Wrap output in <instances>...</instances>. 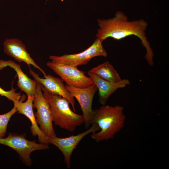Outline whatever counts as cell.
I'll list each match as a JSON object with an SVG mask.
<instances>
[{
    "instance_id": "cell-1",
    "label": "cell",
    "mask_w": 169,
    "mask_h": 169,
    "mask_svg": "<svg viewBox=\"0 0 169 169\" xmlns=\"http://www.w3.org/2000/svg\"><path fill=\"white\" fill-rule=\"evenodd\" d=\"M97 21L99 28L97 38L103 41L109 37L120 40L129 36H136L141 39L146 49V60L150 65H153V52L146 37V31L148 25L146 21L142 19L129 21L128 17L121 11H117L113 18L98 19Z\"/></svg>"
},
{
    "instance_id": "cell-2",
    "label": "cell",
    "mask_w": 169,
    "mask_h": 169,
    "mask_svg": "<svg viewBox=\"0 0 169 169\" xmlns=\"http://www.w3.org/2000/svg\"><path fill=\"white\" fill-rule=\"evenodd\" d=\"M123 107L102 105L93 110L90 124H95L100 131L92 133L91 137L96 142L107 141L114 138L115 134L124 127L126 117Z\"/></svg>"
},
{
    "instance_id": "cell-3",
    "label": "cell",
    "mask_w": 169,
    "mask_h": 169,
    "mask_svg": "<svg viewBox=\"0 0 169 169\" xmlns=\"http://www.w3.org/2000/svg\"><path fill=\"white\" fill-rule=\"evenodd\" d=\"M41 86L43 95L49 105L53 121L56 125L73 132L77 127L84 123L83 115L73 112L67 99L62 96L49 93L41 84Z\"/></svg>"
},
{
    "instance_id": "cell-4",
    "label": "cell",
    "mask_w": 169,
    "mask_h": 169,
    "mask_svg": "<svg viewBox=\"0 0 169 169\" xmlns=\"http://www.w3.org/2000/svg\"><path fill=\"white\" fill-rule=\"evenodd\" d=\"M0 144L10 147L18 154L21 161L27 166L32 165L30 154L33 151L38 150H46L49 148L48 144L36 142L26 139L25 134L18 135L10 133L6 138H0Z\"/></svg>"
},
{
    "instance_id": "cell-5",
    "label": "cell",
    "mask_w": 169,
    "mask_h": 169,
    "mask_svg": "<svg viewBox=\"0 0 169 169\" xmlns=\"http://www.w3.org/2000/svg\"><path fill=\"white\" fill-rule=\"evenodd\" d=\"M102 42L97 38L89 48L81 53L61 56L50 55L49 58L53 62L63 64L76 67L85 65L94 57H107V54L103 47Z\"/></svg>"
},
{
    "instance_id": "cell-6",
    "label": "cell",
    "mask_w": 169,
    "mask_h": 169,
    "mask_svg": "<svg viewBox=\"0 0 169 169\" xmlns=\"http://www.w3.org/2000/svg\"><path fill=\"white\" fill-rule=\"evenodd\" d=\"M42 90L41 84L37 82L33 103V108L37 110L34 115L41 130L49 138H52L56 135L53 126L50 108Z\"/></svg>"
},
{
    "instance_id": "cell-7",
    "label": "cell",
    "mask_w": 169,
    "mask_h": 169,
    "mask_svg": "<svg viewBox=\"0 0 169 169\" xmlns=\"http://www.w3.org/2000/svg\"><path fill=\"white\" fill-rule=\"evenodd\" d=\"M47 66L52 69L65 81L66 84L83 88L94 84L92 79L85 74V72L79 70L77 67L49 61Z\"/></svg>"
},
{
    "instance_id": "cell-8",
    "label": "cell",
    "mask_w": 169,
    "mask_h": 169,
    "mask_svg": "<svg viewBox=\"0 0 169 169\" xmlns=\"http://www.w3.org/2000/svg\"><path fill=\"white\" fill-rule=\"evenodd\" d=\"M91 125L92 126L88 130L76 135H72L65 138H59L55 136L49 138V144L55 146L63 154L68 169L70 168L71 158L73 151L80 141L88 134L100 130L99 128L96 124Z\"/></svg>"
},
{
    "instance_id": "cell-9",
    "label": "cell",
    "mask_w": 169,
    "mask_h": 169,
    "mask_svg": "<svg viewBox=\"0 0 169 169\" xmlns=\"http://www.w3.org/2000/svg\"><path fill=\"white\" fill-rule=\"evenodd\" d=\"M65 87L78 102L83 113L85 127L86 128H89L91 125V119L93 114V99L98 90L97 86L94 84L88 87L80 88L66 84Z\"/></svg>"
},
{
    "instance_id": "cell-10",
    "label": "cell",
    "mask_w": 169,
    "mask_h": 169,
    "mask_svg": "<svg viewBox=\"0 0 169 169\" xmlns=\"http://www.w3.org/2000/svg\"><path fill=\"white\" fill-rule=\"evenodd\" d=\"M29 73L37 82L40 83L49 93L62 96L67 99L71 105L73 110L75 111L74 98L65 88L64 81L59 78L48 74L44 78H40L39 74L30 68Z\"/></svg>"
},
{
    "instance_id": "cell-11",
    "label": "cell",
    "mask_w": 169,
    "mask_h": 169,
    "mask_svg": "<svg viewBox=\"0 0 169 169\" xmlns=\"http://www.w3.org/2000/svg\"><path fill=\"white\" fill-rule=\"evenodd\" d=\"M3 46L4 52L7 55L18 62H25L29 67L31 65H32L41 72L44 78L46 76L44 70L32 58L27 50L25 45L21 40L17 38L7 39L3 43Z\"/></svg>"
},
{
    "instance_id": "cell-12",
    "label": "cell",
    "mask_w": 169,
    "mask_h": 169,
    "mask_svg": "<svg viewBox=\"0 0 169 169\" xmlns=\"http://www.w3.org/2000/svg\"><path fill=\"white\" fill-rule=\"evenodd\" d=\"M34 98V96H28L26 101L23 102L25 99V95H23L20 100L13 102L14 106L16 108L18 113L24 115L30 120L32 135L34 136H37L40 143L49 145V138L41 130L36 121L33 110Z\"/></svg>"
},
{
    "instance_id": "cell-13",
    "label": "cell",
    "mask_w": 169,
    "mask_h": 169,
    "mask_svg": "<svg viewBox=\"0 0 169 169\" xmlns=\"http://www.w3.org/2000/svg\"><path fill=\"white\" fill-rule=\"evenodd\" d=\"M87 73L97 87L99 91V102L102 105H105L110 96L118 89L125 88L130 84V81L128 79H121L116 82H111L105 80L89 71Z\"/></svg>"
},
{
    "instance_id": "cell-14",
    "label": "cell",
    "mask_w": 169,
    "mask_h": 169,
    "mask_svg": "<svg viewBox=\"0 0 169 169\" xmlns=\"http://www.w3.org/2000/svg\"><path fill=\"white\" fill-rule=\"evenodd\" d=\"M9 66L15 71L18 76L17 86L21 92L23 91L27 96H34L36 92L37 82L29 78L21 68V65L14 61L0 59V70Z\"/></svg>"
},
{
    "instance_id": "cell-15",
    "label": "cell",
    "mask_w": 169,
    "mask_h": 169,
    "mask_svg": "<svg viewBox=\"0 0 169 169\" xmlns=\"http://www.w3.org/2000/svg\"><path fill=\"white\" fill-rule=\"evenodd\" d=\"M89 71L111 82H116L122 79L118 72L108 61L92 68Z\"/></svg>"
},
{
    "instance_id": "cell-16",
    "label": "cell",
    "mask_w": 169,
    "mask_h": 169,
    "mask_svg": "<svg viewBox=\"0 0 169 169\" xmlns=\"http://www.w3.org/2000/svg\"><path fill=\"white\" fill-rule=\"evenodd\" d=\"M17 111L16 108L14 106L9 111L0 115V138L4 137L8 122L12 116Z\"/></svg>"
},
{
    "instance_id": "cell-17",
    "label": "cell",
    "mask_w": 169,
    "mask_h": 169,
    "mask_svg": "<svg viewBox=\"0 0 169 169\" xmlns=\"http://www.w3.org/2000/svg\"><path fill=\"white\" fill-rule=\"evenodd\" d=\"M17 89H14L13 87L9 91H5L0 87V95L7 98L9 100H12L13 102L18 101L21 99V96L20 93H17L15 92Z\"/></svg>"
}]
</instances>
